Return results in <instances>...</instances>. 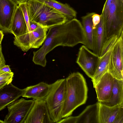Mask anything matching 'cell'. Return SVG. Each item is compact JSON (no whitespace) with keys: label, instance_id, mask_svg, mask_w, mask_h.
Here are the masks:
<instances>
[{"label":"cell","instance_id":"6da1fadb","mask_svg":"<svg viewBox=\"0 0 123 123\" xmlns=\"http://www.w3.org/2000/svg\"><path fill=\"white\" fill-rule=\"evenodd\" d=\"M41 47L33 52L32 61L35 64L45 67L46 56L59 46L73 47L81 43L86 46V40L81 23L76 18L50 27Z\"/></svg>","mask_w":123,"mask_h":123},{"label":"cell","instance_id":"7a4b0ae2","mask_svg":"<svg viewBox=\"0 0 123 123\" xmlns=\"http://www.w3.org/2000/svg\"><path fill=\"white\" fill-rule=\"evenodd\" d=\"M66 93L62 118L71 115L79 106L85 104L88 88L85 79L79 72H73L66 78Z\"/></svg>","mask_w":123,"mask_h":123},{"label":"cell","instance_id":"3957f363","mask_svg":"<svg viewBox=\"0 0 123 123\" xmlns=\"http://www.w3.org/2000/svg\"><path fill=\"white\" fill-rule=\"evenodd\" d=\"M26 4L29 21L48 30L69 20L63 14L39 0H28Z\"/></svg>","mask_w":123,"mask_h":123},{"label":"cell","instance_id":"277c9868","mask_svg":"<svg viewBox=\"0 0 123 123\" xmlns=\"http://www.w3.org/2000/svg\"><path fill=\"white\" fill-rule=\"evenodd\" d=\"M50 91L45 99L50 117L54 123L62 119L66 97V79H58L51 84Z\"/></svg>","mask_w":123,"mask_h":123},{"label":"cell","instance_id":"5b68a950","mask_svg":"<svg viewBox=\"0 0 123 123\" xmlns=\"http://www.w3.org/2000/svg\"><path fill=\"white\" fill-rule=\"evenodd\" d=\"M104 23L107 41L120 36L123 31V2L121 0H112Z\"/></svg>","mask_w":123,"mask_h":123},{"label":"cell","instance_id":"8992f818","mask_svg":"<svg viewBox=\"0 0 123 123\" xmlns=\"http://www.w3.org/2000/svg\"><path fill=\"white\" fill-rule=\"evenodd\" d=\"M34 103L33 99L22 98L10 103L7 106L8 112L4 121L5 123H24Z\"/></svg>","mask_w":123,"mask_h":123},{"label":"cell","instance_id":"52a82bcc","mask_svg":"<svg viewBox=\"0 0 123 123\" xmlns=\"http://www.w3.org/2000/svg\"><path fill=\"white\" fill-rule=\"evenodd\" d=\"M48 30L39 25L30 32L17 37L16 45L24 52H27L31 48H38L44 42Z\"/></svg>","mask_w":123,"mask_h":123},{"label":"cell","instance_id":"ba28073f","mask_svg":"<svg viewBox=\"0 0 123 123\" xmlns=\"http://www.w3.org/2000/svg\"><path fill=\"white\" fill-rule=\"evenodd\" d=\"M123 31L112 48L108 72L114 78L123 80Z\"/></svg>","mask_w":123,"mask_h":123},{"label":"cell","instance_id":"9c48e42d","mask_svg":"<svg viewBox=\"0 0 123 123\" xmlns=\"http://www.w3.org/2000/svg\"><path fill=\"white\" fill-rule=\"evenodd\" d=\"M100 58L83 45L79 49L76 62L87 76L92 79L96 72Z\"/></svg>","mask_w":123,"mask_h":123},{"label":"cell","instance_id":"30bf717a","mask_svg":"<svg viewBox=\"0 0 123 123\" xmlns=\"http://www.w3.org/2000/svg\"><path fill=\"white\" fill-rule=\"evenodd\" d=\"M98 103V123H123V105L110 106Z\"/></svg>","mask_w":123,"mask_h":123},{"label":"cell","instance_id":"8fae6325","mask_svg":"<svg viewBox=\"0 0 123 123\" xmlns=\"http://www.w3.org/2000/svg\"><path fill=\"white\" fill-rule=\"evenodd\" d=\"M33 100V106L24 123H54L50 117L45 99Z\"/></svg>","mask_w":123,"mask_h":123},{"label":"cell","instance_id":"7c38bea8","mask_svg":"<svg viewBox=\"0 0 123 123\" xmlns=\"http://www.w3.org/2000/svg\"><path fill=\"white\" fill-rule=\"evenodd\" d=\"M18 6L12 0H0V29L3 32L11 33L12 19Z\"/></svg>","mask_w":123,"mask_h":123},{"label":"cell","instance_id":"4fadbf2b","mask_svg":"<svg viewBox=\"0 0 123 123\" xmlns=\"http://www.w3.org/2000/svg\"><path fill=\"white\" fill-rule=\"evenodd\" d=\"M114 78L108 71L101 77L94 87L98 101L105 102L110 99L111 94Z\"/></svg>","mask_w":123,"mask_h":123},{"label":"cell","instance_id":"5bb4252c","mask_svg":"<svg viewBox=\"0 0 123 123\" xmlns=\"http://www.w3.org/2000/svg\"><path fill=\"white\" fill-rule=\"evenodd\" d=\"M25 88L21 89L13 85L12 82L0 89V111L10 103L22 96Z\"/></svg>","mask_w":123,"mask_h":123},{"label":"cell","instance_id":"9a60e30c","mask_svg":"<svg viewBox=\"0 0 123 123\" xmlns=\"http://www.w3.org/2000/svg\"><path fill=\"white\" fill-rule=\"evenodd\" d=\"M51 86V84L41 82L25 88V92L22 96L32 98L33 100L45 99L50 91Z\"/></svg>","mask_w":123,"mask_h":123},{"label":"cell","instance_id":"2e32d148","mask_svg":"<svg viewBox=\"0 0 123 123\" xmlns=\"http://www.w3.org/2000/svg\"><path fill=\"white\" fill-rule=\"evenodd\" d=\"M10 31L11 33L17 37L28 33L27 26L23 13L18 5L12 18Z\"/></svg>","mask_w":123,"mask_h":123},{"label":"cell","instance_id":"e0dca14e","mask_svg":"<svg viewBox=\"0 0 123 123\" xmlns=\"http://www.w3.org/2000/svg\"><path fill=\"white\" fill-rule=\"evenodd\" d=\"M106 42L104 22L101 19L100 22L94 30L93 52L100 57Z\"/></svg>","mask_w":123,"mask_h":123},{"label":"cell","instance_id":"ac0fdd59","mask_svg":"<svg viewBox=\"0 0 123 123\" xmlns=\"http://www.w3.org/2000/svg\"><path fill=\"white\" fill-rule=\"evenodd\" d=\"M98 102L87 106L78 116L77 123H98Z\"/></svg>","mask_w":123,"mask_h":123},{"label":"cell","instance_id":"d6986e66","mask_svg":"<svg viewBox=\"0 0 123 123\" xmlns=\"http://www.w3.org/2000/svg\"><path fill=\"white\" fill-rule=\"evenodd\" d=\"M115 43L105 54L100 57L96 72L91 79L94 87L102 76L108 71L111 52Z\"/></svg>","mask_w":123,"mask_h":123},{"label":"cell","instance_id":"ffe728a7","mask_svg":"<svg viewBox=\"0 0 123 123\" xmlns=\"http://www.w3.org/2000/svg\"><path fill=\"white\" fill-rule=\"evenodd\" d=\"M100 103L110 106L123 105V80H118L114 78L113 87L110 99L107 101Z\"/></svg>","mask_w":123,"mask_h":123},{"label":"cell","instance_id":"44dd1931","mask_svg":"<svg viewBox=\"0 0 123 123\" xmlns=\"http://www.w3.org/2000/svg\"><path fill=\"white\" fill-rule=\"evenodd\" d=\"M39 0L63 14L69 20L76 17V11L67 3H63L55 0Z\"/></svg>","mask_w":123,"mask_h":123},{"label":"cell","instance_id":"7402d4cb","mask_svg":"<svg viewBox=\"0 0 123 123\" xmlns=\"http://www.w3.org/2000/svg\"><path fill=\"white\" fill-rule=\"evenodd\" d=\"M95 12L87 13L81 17L82 24L86 35V46L92 50L94 30L92 28V15Z\"/></svg>","mask_w":123,"mask_h":123},{"label":"cell","instance_id":"603a6c76","mask_svg":"<svg viewBox=\"0 0 123 123\" xmlns=\"http://www.w3.org/2000/svg\"><path fill=\"white\" fill-rule=\"evenodd\" d=\"M26 2L20 3L18 5V6L20 8L23 13L27 26L28 32H29L31 31L30 26L29 20L27 11Z\"/></svg>","mask_w":123,"mask_h":123},{"label":"cell","instance_id":"cb8c5ba5","mask_svg":"<svg viewBox=\"0 0 123 123\" xmlns=\"http://www.w3.org/2000/svg\"><path fill=\"white\" fill-rule=\"evenodd\" d=\"M112 0H106L104 5L101 14V18L103 22L104 21L107 14L109 7Z\"/></svg>","mask_w":123,"mask_h":123},{"label":"cell","instance_id":"d4e9b609","mask_svg":"<svg viewBox=\"0 0 123 123\" xmlns=\"http://www.w3.org/2000/svg\"><path fill=\"white\" fill-rule=\"evenodd\" d=\"M13 75L14 73L12 72H6L0 75V81H7L12 82Z\"/></svg>","mask_w":123,"mask_h":123},{"label":"cell","instance_id":"484cf974","mask_svg":"<svg viewBox=\"0 0 123 123\" xmlns=\"http://www.w3.org/2000/svg\"><path fill=\"white\" fill-rule=\"evenodd\" d=\"M78 117L77 116H69L62 119L57 123H77Z\"/></svg>","mask_w":123,"mask_h":123},{"label":"cell","instance_id":"4316f807","mask_svg":"<svg viewBox=\"0 0 123 123\" xmlns=\"http://www.w3.org/2000/svg\"><path fill=\"white\" fill-rule=\"evenodd\" d=\"M93 23L92 28L95 29L97 25L99 23L101 19V16L95 13L92 16Z\"/></svg>","mask_w":123,"mask_h":123},{"label":"cell","instance_id":"83f0119b","mask_svg":"<svg viewBox=\"0 0 123 123\" xmlns=\"http://www.w3.org/2000/svg\"><path fill=\"white\" fill-rule=\"evenodd\" d=\"M6 65V61L3 53L1 44H0V68Z\"/></svg>","mask_w":123,"mask_h":123},{"label":"cell","instance_id":"f1b7e54d","mask_svg":"<svg viewBox=\"0 0 123 123\" xmlns=\"http://www.w3.org/2000/svg\"><path fill=\"white\" fill-rule=\"evenodd\" d=\"M12 72L9 65H5L0 68V75L7 72Z\"/></svg>","mask_w":123,"mask_h":123},{"label":"cell","instance_id":"f546056e","mask_svg":"<svg viewBox=\"0 0 123 123\" xmlns=\"http://www.w3.org/2000/svg\"><path fill=\"white\" fill-rule=\"evenodd\" d=\"M29 25L31 31L36 29L39 26L37 23L30 21H29Z\"/></svg>","mask_w":123,"mask_h":123},{"label":"cell","instance_id":"4dcf8cb0","mask_svg":"<svg viewBox=\"0 0 123 123\" xmlns=\"http://www.w3.org/2000/svg\"><path fill=\"white\" fill-rule=\"evenodd\" d=\"M12 82L7 81H0V89L7 84H9Z\"/></svg>","mask_w":123,"mask_h":123},{"label":"cell","instance_id":"1f68e13d","mask_svg":"<svg viewBox=\"0 0 123 123\" xmlns=\"http://www.w3.org/2000/svg\"><path fill=\"white\" fill-rule=\"evenodd\" d=\"M18 5L20 3L26 2L28 0H12Z\"/></svg>","mask_w":123,"mask_h":123},{"label":"cell","instance_id":"d6a6232c","mask_svg":"<svg viewBox=\"0 0 123 123\" xmlns=\"http://www.w3.org/2000/svg\"><path fill=\"white\" fill-rule=\"evenodd\" d=\"M3 32L0 30V44H1V42L3 38L4 34Z\"/></svg>","mask_w":123,"mask_h":123},{"label":"cell","instance_id":"836d02e7","mask_svg":"<svg viewBox=\"0 0 123 123\" xmlns=\"http://www.w3.org/2000/svg\"><path fill=\"white\" fill-rule=\"evenodd\" d=\"M0 123H5L4 121H3L1 120H0Z\"/></svg>","mask_w":123,"mask_h":123},{"label":"cell","instance_id":"e575fe53","mask_svg":"<svg viewBox=\"0 0 123 123\" xmlns=\"http://www.w3.org/2000/svg\"><path fill=\"white\" fill-rule=\"evenodd\" d=\"M121 0L122 2H123V0Z\"/></svg>","mask_w":123,"mask_h":123}]
</instances>
